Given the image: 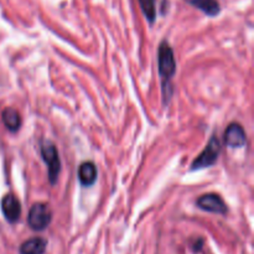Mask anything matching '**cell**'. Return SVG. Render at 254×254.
Instances as JSON below:
<instances>
[{
  "label": "cell",
  "instance_id": "cell-5",
  "mask_svg": "<svg viewBox=\"0 0 254 254\" xmlns=\"http://www.w3.org/2000/svg\"><path fill=\"white\" fill-rule=\"evenodd\" d=\"M196 205L198 208L207 211V212L218 213V215H225L227 212V206H226L225 201L217 193H205L197 198Z\"/></svg>",
  "mask_w": 254,
  "mask_h": 254
},
{
  "label": "cell",
  "instance_id": "cell-4",
  "mask_svg": "<svg viewBox=\"0 0 254 254\" xmlns=\"http://www.w3.org/2000/svg\"><path fill=\"white\" fill-rule=\"evenodd\" d=\"M52 220V212L45 203H35L29 211L27 222L34 231H42L50 225Z\"/></svg>",
  "mask_w": 254,
  "mask_h": 254
},
{
  "label": "cell",
  "instance_id": "cell-11",
  "mask_svg": "<svg viewBox=\"0 0 254 254\" xmlns=\"http://www.w3.org/2000/svg\"><path fill=\"white\" fill-rule=\"evenodd\" d=\"M186 1L200 9L208 16H216L220 12V5L216 0H186Z\"/></svg>",
  "mask_w": 254,
  "mask_h": 254
},
{
  "label": "cell",
  "instance_id": "cell-9",
  "mask_svg": "<svg viewBox=\"0 0 254 254\" xmlns=\"http://www.w3.org/2000/svg\"><path fill=\"white\" fill-rule=\"evenodd\" d=\"M1 119L7 130L12 131V133L19 130L21 127V117H20L19 112L14 108H5L2 111Z\"/></svg>",
  "mask_w": 254,
  "mask_h": 254
},
{
  "label": "cell",
  "instance_id": "cell-2",
  "mask_svg": "<svg viewBox=\"0 0 254 254\" xmlns=\"http://www.w3.org/2000/svg\"><path fill=\"white\" fill-rule=\"evenodd\" d=\"M221 153V143L216 135H212L207 146L203 149L202 153L193 160L191 165V170H200V169L210 168L217 161L218 155Z\"/></svg>",
  "mask_w": 254,
  "mask_h": 254
},
{
  "label": "cell",
  "instance_id": "cell-12",
  "mask_svg": "<svg viewBox=\"0 0 254 254\" xmlns=\"http://www.w3.org/2000/svg\"><path fill=\"white\" fill-rule=\"evenodd\" d=\"M141 7V11L145 15L149 22H154L156 19V7L155 0H138Z\"/></svg>",
  "mask_w": 254,
  "mask_h": 254
},
{
  "label": "cell",
  "instance_id": "cell-10",
  "mask_svg": "<svg viewBox=\"0 0 254 254\" xmlns=\"http://www.w3.org/2000/svg\"><path fill=\"white\" fill-rule=\"evenodd\" d=\"M47 242L41 237L30 238L20 247V254H44Z\"/></svg>",
  "mask_w": 254,
  "mask_h": 254
},
{
  "label": "cell",
  "instance_id": "cell-8",
  "mask_svg": "<svg viewBox=\"0 0 254 254\" xmlns=\"http://www.w3.org/2000/svg\"><path fill=\"white\" fill-rule=\"evenodd\" d=\"M79 183L83 186H92L97 180V166L92 161H84L78 169Z\"/></svg>",
  "mask_w": 254,
  "mask_h": 254
},
{
  "label": "cell",
  "instance_id": "cell-6",
  "mask_svg": "<svg viewBox=\"0 0 254 254\" xmlns=\"http://www.w3.org/2000/svg\"><path fill=\"white\" fill-rule=\"evenodd\" d=\"M223 141L230 148H242L247 144V135L243 127L238 123H231L223 135Z\"/></svg>",
  "mask_w": 254,
  "mask_h": 254
},
{
  "label": "cell",
  "instance_id": "cell-1",
  "mask_svg": "<svg viewBox=\"0 0 254 254\" xmlns=\"http://www.w3.org/2000/svg\"><path fill=\"white\" fill-rule=\"evenodd\" d=\"M158 66L159 74L163 81V89L165 91L169 87V81L174 77L176 72V61L173 49L166 41H163L159 46L158 51Z\"/></svg>",
  "mask_w": 254,
  "mask_h": 254
},
{
  "label": "cell",
  "instance_id": "cell-3",
  "mask_svg": "<svg viewBox=\"0 0 254 254\" xmlns=\"http://www.w3.org/2000/svg\"><path fill=\"white\" fill-rule=\"evenodd\" d=\"M41 156L49 169L50 183L55 185L59 179L60 171H61V161H60L57 148L50 141H45L41 146Z\"/></svg>",
  "mask_w": 254,
  "mask_h": 254
},
{
  "label": "cell",
  "instance_id": "cell-7",
  "mask_svg": "<svg viewBox=\"0 0 254 254\" xmlns=\"http://www.w3.org/2000/svg\"><path fill=\"white\" fill-rule=\"evenodd\" d=\"M1 211L5 220L10 223L16 222L21 216V203L17 200L16 196L5 195L1 200Z\"/></svg>",
  "mask_w": 254,
  "mask_h": 254
}]
</instances>
